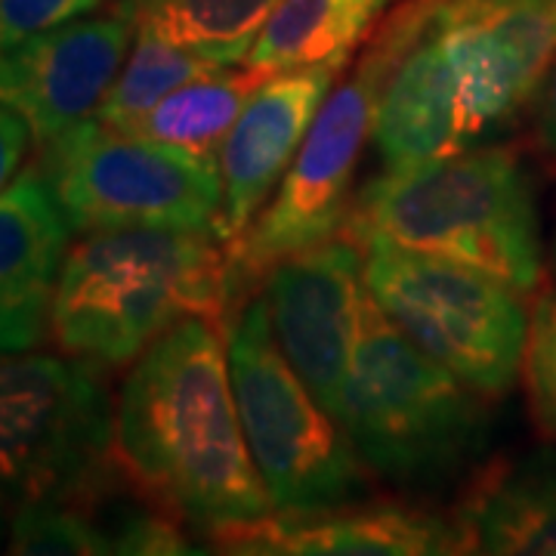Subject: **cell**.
<instances>
[{
  "label": "cell",
  "instance_id": "cell-1",
  "mask_svg": "<svg viewBox=\"0 0 556 556\" xmlns=\"http://www.w3.org/2000/svg\"><path fill=\"white\" fill-rule=\"evenodd\" d=\"M124 479L152 507L214 532L273 514L241 430L226 331L192 318L134 362L115 402Z\"/></svg>",
  "mask_w": 556,
  "mask_h": 556
},
{
  "label": "cell",
  "instance_id": "cell-2",
  "mask_svg": "<svg viewBox=\"0 0 556 556\" xmlns=\"http://www.w3.org/2000/svg\"><path fill=\"white\" fill-rule=\"evenodd\" d=\"M236 309L229 244L217 229H102L65 254L50 334L65 356L118 368L182 321L219 325Z\"/></svg>",
  "mask_w": 556,
  "mask_h": 556
},
{
  "label": "cell",
  "instance_id": "cell-3",
  "mask_svg": "<svg viewBox=\"0 0 556 556\" xmlns=\"http://www.w3.org/2000/svg\"><path fill=\"white\" fill-rule=\"evenodd\" d=\"M340 236L455 260L519 294L541 281V223L532 179L514 149L477 142L452 159L368 179Z\"/></svg>",
  "mask_w": 556,
  "mask_h": 556
},
{
  "label": "cell",
  "instance_id": "cell-4",
  "mask_svg": "<svg viewBox=\"0 0 556 556\" xmlns=\"http://www.w3.org/2000/svg\"><path fill=\"white\" fill-rule=\"evenodd\" d=\"M334 417L375 477L412 492L455 482L492 437L489 396L405 338L371 294Z\"/></svg>",
  "mask_w": 556,
  "mask_h": 556
},
{
  "label": "cell",
  "instance_id": "cell-5",
  "mask_svg": "<svg viewBox=\"0 0 556 556\" xmlns=\"http://www.w3.org/2000/svg\"><path fill=\"white\" fill-rule=\"evenodd\" d=\"M226 356L241 430L278 514H309L365 501L371 470L273 338L263 294L226 321Z\"/></svg>",
  "mask_w": 556,
  "mask_h": 556
},
{
  "label": "cell",
  "instance_id": "cell-6",
  "mask_svg": "<svg viewBox=\"0 0 556 556\" xmlns=\"http://www.w3.org/2000/svg\"><path fill=\"white\" fill-rule=\"evenodd\" d=\"M124 477L115 402L75 356L0 353V479L20 501L93 507Z\"/></svg>",
  "mask_w": 556,
  "mask_h": 556
},
{
  "label": "cell",
  "instance_id": "cell-7",
  "mask_svg": "<svg viewBox=\"0 0 556 556\" xmlns=\"http://www.w3.org/2000/svg\"><path fill=\"white\" fill-rule=\"evenodd\" d=\"M365 291L417 346L482 396L510 393L522 371L529 313L517 288L455 260L365 248Z\"/></svg>",
  "mask_w": 556,
  "mask_h": 556
},
{
  "label": "cell",
  "instance_id": "cell-8",
  "mask_svg": "<svg viewBox=\"0 0 556 556\" xmlns=\"http://www.w3.org/2000/svg\"><path fill=\"white\" fill-rule=\"evenodd\" d=\"M38 170L72 232L174 226L217 229L219 161L90 118L40 146Z\"/></svg>",
  "mask_w": 556,
  "mask_h": 556
},
{
  "label": "cell",
  "instance_id": "cell-9",
  "mask_svg": "<svg viewBox=\"0 0 556 556\" xmlns=\"http://www.w3.org/2000/svg\"><path fill=\"white\" fill-rule=\"evenodd\" d=\"M378 100V65L368 53L325 100L318 118L281 177L276 199L229 248L236 303L257 294L269 269L318 241L340 236L350 217V186L365 142L371 139Z\"/></svg>",
  "mask_w": 556,
  "mask_h": 556
},
{
  "label": "cell",
  "instance_id": "cell-10",
  "mask_svg": "<svg viewBox=\"0 0 556 556\" xmlns=\"http://www.w3.org/2000/svg\"><path fill=\"white\" fill-rule=\"evenodd\" d=\"M455 72L477 142L510 127L556 62V0H399Z\"/></svg>",
  "mask_w": 556,
  "mask_h": 556
},
{
  "label": "cell",
  "instance_id": "cell-11",
  "mask_svg": "<svg viewBox=\"0 0 556 556\" xmlns=\"http://www.w3.org/2000/svg\"><path fill=\"white\" fill-rule=\"evenodd\" d=\"M362 266L365 251L356 241L334 236L276 263L260 285L273 338L331 415H338L362 328L368 294Z\"/></svg>",
  "mask_w": 556,
  "mask_h": 556
},
{
  "label": "cell",
  "instance_id": "cell-12",
  "mask_svg": "<svg viewBox=\"0 0 556 556\" xmlns=\"http://www.w3.org/2000/svg\"><path fill=\"white\" fill-rule=\"evenodd\" d=\"M365 53L378 65L371 142L383 174L417 170L477 146L452 65L399 0Z\"/></svg>",
  "mask_w": 556,
  "mask_h": 556
},
{
  "label": "cell",
  "instance_id": "cell-13",
  "mask_svg": "<svg viewBox=\"0 0 556 556\" xmlns=\"http://www.w3.org/2000/svg\"><path fill=\"white\" fill-rule=\"evenodd\" d=\"M137 35L112 3L102 16H80L25 38L0 53V102L13 109L40 146L100 112Z\"/></svg>",
  "mask_w": 556,
  "mask_h": 556
},
{
  "label": "cell",
  "instance_id": "cell-14",
  "mask_svg": "<svg viewBox=\"0 0 556 556\" xmlns=\"http://www.w3.org/2000/svg\"><path fill=\"white\" fill-rule=\"evenodd\" d=\"M350 62L276 72L260 84L219 146L223 211L217 232L229 248L257 219L298 159L300 146Z\"/></svg>",
  "mask_w": 556,
  "mask_h": 556
},
{
  "label": "cell",
  "instance_id": "cell-15",
  "mask_svg": "<svg viewBox=\"0 0 556 556\" xmlns=\"http://www.w3.org/2000/svg\"><path fill=\"white\" fill-rule=\"evenodd\" d=\"M223 554L244 556H439L464 554L455 517L415 504H343L266 517L211 532Z\"/></svg>",
  "mask_w": 556,
  "mask_h": 556
},
{
  "label": "cell",
  "instance_id": "cell-16",
  "mask_svg": "<svg viewBox=\"0 0 556 556\" xmlns=\"http://www.w3.org/2000/svg\"><path fill=\"white\" fill-rule=\"evenodd\" d=\"M68 239L72 226L38 167L0 192V353L47 340Z\"/></svg>",
  "mask_w": 556,
  "mask_h": 556
},
{
  "label": "cell",
  "instance_id": "cell-17",
  "mask_svg": "<svg viewBox=\"0 0 556 556\" xmlns=\"http://www.w3.org/2000/svg\"><path fill=\"white\" fill-rule=\"evenodd\" d=\"M452 517L464 554L556 556V455L485 470Z\"/></svg>",
  "mask_w": 556,
  "mask_h": 556
},
{
  "label": "cell",
  "instance_id": "cell-18",
  "mask_svg": "<svg viewBox=\"0 0 556 556\" xmlns=\"http://www.w3.org/2000/svg\"><path fill=\"white\" fill-rule=\"evenodd\" d=\"M396 0H281L263 25L248 68L276 75L321 62H350Z\"/></svg>",
  "mask_w": 556,
  "mask_h": 556
},
{
  "label": "cell",
  "instance_id": "cell-19",
  "mask_svg": "<svg viewBox=\"0 0 556 556\" xmlns=\"http://www.w3.org/2000/svg\"><path fill=\"white\" fill-rule=\"evenodd\" d=\"M137 28L199 53L219 68L244 65L281 0H115Z\"/></svg>",
  "mask_w": 556,
  "mask_h": 556
},
{
  "label": "cell",
  "instance_id": "cell-20",
  "mask_svg": "<svg viewBox=\"0 0 556 556\" xmlns=\"http://www.w3.org/2000/svg\"><path fill=\"white\" fill-rule=\"evenodd\" d=\"M266 78L269 75L248 65L239 72H229V68L207 72L177 87L174 93H167L152 112H146L124 134H139V137L186 149L192 155L217 159L226 134L232 130L241 109Z\"/></svg>",
  "mask_w": 556,
  "mask_h": 556
},
{
  "label": "cell",
  "instance_id": "cell-21",
  "mask_svg": "<svg viewBox=\"0 0 556 556\" xmlns=\"http://www.w3.org/2000/svg\"><path fill=\"white\" fill-rule=\"evenodd\" d=\"M217 68L219 65L201 60L199 53L179 47L174 40L161 38L152 28H137L130 53L121 65L118 80L112 84L109 97L102 100L100 112L93 118L115 130H130L167 93Z\"/></svg>",
  "mask_w": 556,
  "mask_h": 556
},
{
  "label": "cell",
  "instance_id": "cell-22",
  "mask_svg": "<svg viewBox=\"0 0 556 556\" xmlns=\"http://www.w3.org/2000/svg\"><path fill=\"white\" fill-rule=\"evenodd\" d=\"M10 554L20 556H93L112 554L109 529H102L93 507L56 501H20L10 522Z\"/></svg>",
  "mask_w": 556,
  "mask_h": 556
},
{
  "label": "cell",
  "instance_id": "cell-23",
  "mask_svg": "<svg viewBox=\"0 0 556 556\" xmlns=\"http://www.w3.org/2000/svg\"><path fill=\"white\" fill-rule=\"evenodd\" d=\"M522 371L538 427L556 439V285L538 298L529 316Z\"/></svg>",
  "mask_w": 556,
  "mask_h": 556
},
{
  "label": "cell",
  "instance_id": "cell-24",
  "mask_svg": "<svg viewBox=\"0 0 556 556\" xmlns=\"http://www.w3.org/2000/svg\"><path fill=\"white\" fill-rule=\"evenodd\" d=\"M112 554L127 556H167L199 554L182 532V522L164 510H127L109 526Z\"/></svg>",
  "mask_w": 556,
  "mask_h": 556
},
{
  "label": "cell",
  "instance_id": "cell-25",
  "mask_svg": "<svg viewBox=\"0 0 556 556\" xmlns=\"http://www.w3.org/2000/svg\"><path fill=\"white\" fill-rule=\"evenodd\" d=\"M105 0H0V53L31 35L90 16Z\"/></svg>",
  "mask_w": 556,
  "mask_h": 556
},
{
  "label": "cell",
  "instance_id": "cell-26",
  "mask_svg": "<svg viewBox=\"0 0 556 556\" xmlns=\"http://www.w3.org/2000/svg\"><path fill=\"white\" fill-rule=\"evenodd\" d=\"M31 146V130L28 124L0 102V192L16 179L20 164Z\"/></svg>",
  "mask_w": 556,
  "mask_h": 556
},
{
  "label": "cell",
  "instance_id": "cell-27",
  "mask_svg": "<svg viewBox=\"0 0 556 556\" xmlns=\"http://www.w3.org/2000/svg\"><path fill=\"white\" fill-rule=\"evenodd\" d=\"M532 124H535V137L541 152L547 159L556 161V62L547 72V78L541 80L535 100H532Z\"/></svg>",
  "mask_w": 556,
  "mask_h": 556
},
{
  "label": "cell",
  "instance_id": "cell-28",
  "mask_svg": "<svg viewBox=\"0 0 556 556\" xmlns=\"http://www.w3.org/2000/svg\"><path fill=\"white\" fill-rule=\"evenodd\" d=\"M0 538H3V479H0Z\"/></svg>",
  "mask_w": 556,
  "mask_h": 556
}]
</instances>
